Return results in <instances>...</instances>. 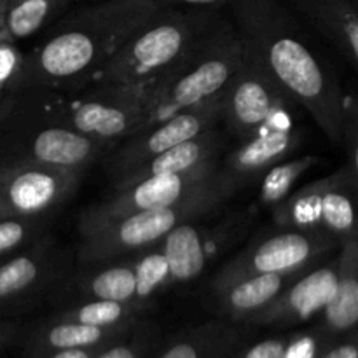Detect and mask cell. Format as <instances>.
<instances>
[{
  "label": "cell",
  "mask_w": 358,
  "mask_h": 358,
  "mask_svg": "<svg viewBox=\"0 0 358 358\" xmlns=\"http://www.w3.org/2000/svg\"><path fill=\"white\" fill-rule=\"evenodd\" d=\"M154 303H117V301H83L58 311L56 320L77 322V324L112 327L140 320L149 313Z\"/></svg>",
  "instance_id": "cell-27"
},
{
  "label": "cell",
  "mask_w": 358,
  "mask_h": 358,
  "mask_svg": "<svg viewBox=\"0 0 358 358\" xmlns=\"http://www.w3.org/2000/svg\"><path fill=\"white\" fill-rule=\"evenodd\" d=\"M318 163V157L303 156L296 159H283L262 175L259 201L264 206H275L292 192L294 184Z\"/></svg>",
  "instance_id": "cell-28"
},
{
  "label": "cell",
  "mask_w": 358,
  "mask_h": 358,
  "mask_svg": "<svg viewBox=\"0 0 358 358\" xmlns=\"http://www.w3.org/2000/svg\"><path fill=\"white\" fill-rule=\"evenodd\" d=\"M159 343V327L147 318H140L121 338L105 345L94 358H147Z\"/></svg>",
  "instance_id": "cell-29"
},
{
  "label": "cell",
  "mask_w": 358,
  "mask_h": 358,
  "mask_svg": "<svg viewBox=\"0 0 358 358\" xmlns=\"http://www.w3.org/2000/svg\"><path fill=\"white\" fill-rule=\"evenodd\" d=\"M241 58L243 45L240 35L233 23L224 17L219 27L203 37L177 65L145 84L149 108L145 126L222 93Z\"/></svg>",
  "instance_id": "cell-5"
},
{
  "label": "cell",
  "mask_w": 358,
  "mask_h": 358,
  "mask_svg": "<svg viewBox=\"0 0 358 358\" xmlns=\"http://www.w3.org/2000/svg\"><path fill=\"white\" fill-rule=\"evenodd\" d=\"M157 7H220L227 0H154Z\"/></svg>",
  "instance_id": "cell-37"
},
{
  "label": "cell",
  "mask_w": 358,
  "mask_h": 358,
  "mask_svg": "<svg viewBox=\"0 0 358 358\" xmlns=\"http://www.w3.org/2000/svg\"><path fill=\"white\" fill-rule=\"evenodd\" d=\"M317 358H358L357 331L329 343Z\"/></svg>",
  "instance_id": "cell-35"
},
{
  "label": "cell",
  "mask_w": 358,
  "mask_h": 358,
  "mask_svg": "<svg viewBox=\"0 0 358 358\" xmlns=\"http://www.w3.org/2000/svg\"><path fill=\"white\" fill-rule=\"evenodd\" d=\"M219 180L217 164L196 168L182 173L156 175L129 184L114 185L103 201L87 206L79 217V234L100 226L107 220L140 212V210L166 208L199 194Z\"/></svg>",
  "instance_id": "cell-10"
},
{
  "label": "cell",
  "mask_w": 358,
  "mask_h": 358,
  "mask_svg": "<svg viewBox=\"0 0 358 358\" xmlns=\"http://www.w3.org/2000/svg\"><path fill=\"white\" fill-rule=\"evenodd\" d=\"M13 100H14V96H13V93H3V96L0 98V124H2V121L3 119H6V115H7V112L10 110V105H13Z\"/></svg>",
  "instance_id": "cell-39"
},
{
  "label": "cell",
  "mask_w": 358,
  "mask_h": 358,
  "mask_svg": "<svg viewBox=\"0 0 358 358\" xmlns=\"http://www.w3.org/2000/svg\"><path fill=\"white\" fill-rule=\"evenodd\" d=\"M201 220V219H199ZM233 222L198 224V220L175 226L159 241L171 285L196 280L220 248L233 240Z\"/></svg>",
  "instance_id": "cell-17"
},
{
  "label": "cell",
  "mask_w": 358,
  "mask_h": 358,
  "mask_svg": "<svg viewBox=\"0 0 358 358\" xmlns=\"http://www.w3.org/2000/svg\"><path fill=\"white\" fill-rule=\"evenodd\" d=\"M83 268V273L69 275L56 289L59 299L72 304L83 301L154 303V297L171 285L159 243L136 252L128 261L117 259Z\"/></svg>",
  "instance_id": "cell-7"
},
{
  "label": "cell",
  "mask_w": 358,
  "mask_h": 358,
  "mask_svg": "<svg viewBox=\"0 0 358 358\" xmlns=\"http://www.w3.org/2000/svg\"><path fill=\"white\" fill-rule=\"evenodd\" d=\"M336 51L358 69V9L355 0H285Z\"/></svg>",
  "instance_id": "cell-18"
},
{
  "label": "cell",
  "mask_w": 358,
  "mask_h": 358,
  "mask_svg": "<svg viewBox=\"0 0 358 358\" xmlns=\"http://www.w3.org/2000/svg\"><path fill=\"white\" fill-rule=\"evenodd\" d=\"M338 280V257L331 259L325 264L301 273L294 278L283 292L266 306L261 313L252 317L247 325L254 327H283L311 320L322 313Z\"/></svg>",
  "instance_id": "cell-16"
},
{
  "label": "cell",
  "mask_w": 358,
  "mask_h": 358,
  "mask_svg": "<svg viewBox=\"0 0 358 358\" xmlns=\"http://www.w3.org/2000/svg\"><path fill=\"white\" fill-rule=\"evenodd\" d=\"M329 184H331V175L310 182L296 192H290L283 201L273 206L275 222L287 229L322 231L320 205L322 196Z\"/></svg>",
  "instance_id": "cell-26"
},
{
  "label": "cell",
  "mask_w": 358,
  "mask_h": 358,
  "mask_svg": "<svg viewBox=\"0 0 358 358\" xmlns=\"http://www.w3.org/2000/svg\"><path fill=\"white\" fill-rule=\"evenodd\" d=\"M226 133L217 126L210 131L201 133L191 140H185V142L150 157L149 161L140 164L136 170L126 175L122 180L115 182L114 185L129 184V182L142 180V178L156 177V175L182 173V171H191L196 168L208 166V164H217L220 156L226 152Z\"/></svg>",
  "instance_id": "cell-20"
},
{
  "label": "cell",
  "mask_w": 358,
  "mask_h": 358,
  "mask_svg": "<svg viewBox=\"0 0 358 358\" xmlns=\"http://www.w3.org/2000/svg\"><path fill=\"white\" fill-rule=\"evenodd\" d=\"M245 329L229 320H210L157 345L147 358H226L245 343Z\"/></svg>",
  "instance_id": "cell-19"
},
{
  "label": "cell",
  "mask_w": 358,
  "mask_h": 358,
  "mask_svg": "<svg viewBox=\"0 0 358 358\" xmlns=\"http://www.w3.org/2000/svg\"><path fill=\"white\" fill-rule=\"evenodd\" d=\"M73 0H6L0 41L16 44L34 37L63 16Z\"/></svg>",
  "instance_id": "cell-25"
},
{
  "label": "cell",
  "mask_w": 358,
  "mask_h": 358,
  "mask_svg": "<svg viewBox=\"0 0 358 358\" xmlns=\"http://www.w3.org/2000/svg\"><path fill=\"white\" fill-rule=\"evenodd\" d=\"M23 59V52L16 48V44L0 41V91H6L13 77Z\"/></svg>",
  "instance_id": "cell-34"
},
{
  "label": "cell",
  "mask_w": 358,
  "mask_h": 358,
  "mask_svg": "<svg viewBox=\"0 0 358 358\" xmlns=\"http://www.w3.org/2000/svg\"><path fill=\"white\" fill-rule=\"evenodd\" d=\"M157 9L154 0H100L63 14L41 44L23 52L6 91L84 90Z\"/></svg>",
  "instance_id": "cell-2"
},
{
  "label": "cell",
  "mask_w": 358,
  "mask_h": 358,
  "mask_svg": "<svg viewBox=\"0 0 358 358\" xmlns=\"http://www.w3.org/2000/svg\"><path fill=\"white\" fill-rule=\"evenodd\" d=\"M233 194L219 180L199 194L166 208L140 210L80 233L77 261L83 266L117 261L159 243L175 226L217 212Z\"/></svg>",
  "instance_id": "cell-6"
},
{
  "label": "cell",
  "mask_w": 358,
  "mask_h": 358,
  "mask_svg": "<svg viewBox=\"0 0 358 358\" xmlns=\"http://www.w3.org/2000/svg\"><path fill=\"white\" fill-rule=\"evenodd\" d=\"M334 339H329L318 329L304 334L289 336V345L283 358H317L322 350Z\"/></svg>",
  "instance_id": "cell-31"
},
{
  "label": "cell",
  "mask_w": 358,
  "mask_h": 358,
  "mask_svg": "<svg viewBox=\"0 0 358 358\" xmlns=\"http://www.w3.org/2000/svg\"><path fill=\"white\" fill-rule=\"evenodd\" d=\"M103 346H96V348L58 350V352H45V353H38V355H30V357H23V358H94V355H96V353L100 352Z\"/></svg>",
  "instance_id": "cell-36"
},
{
  "label": "cell",
  "mask_w": 358,
  "mask_h": 358,
  "mask_svg": "<svg viewBox=\"0 0 358 358\" xmlns=\"http://www.w3.org/2000/svg\"><path fill=\"white\" fill-rule=\"evenodd\" d=\"M20 332V327L14 322H7V320H0V352L6 348L7 345L14 341V338Z\"/></svg>",
  "instance_id": "cell-38"
},
{
  "label": "cell",
  "mask_w": 358,
  "mask_h": 358,
  "mask_svg": "<svg viewBox=\"0 0 358 358\" xmlns=\"http://www.w3.org/2000/svg\"><path fill=\"white\" fill-rule=\"evenodd\" d=\"M343 145L346 150V163L353 171H358V107L355 98L346 101V119L343 129Z\"/></svg>",
  "instance_id": "cell-33"
},
{
  "label": "cell",
  "mask_w": 358,
  "mask_h": 358,
  "mask_svg": "<svg viewBox=\"0 0 358 358\" xmlns=\"http://www.w3.org/2000/svg\"><path fill=\"white\" fill-rule=\"evenodd\" d=\"M84 175L37 164H0V220L55 215Z\"/></svg>",
  "instance_id": "cell-14"
},
{
  "label": "cell",
  "mask_w": 358,
  "mask_h": 358,
  "mask_svg": "<svg viewBox=\"0 0 358 358\" xmlns=\"http://www.w3.org/2000/svg\"><path fill=\"white\" fill-rule=\"evenodd\" d=\"M339 247L338 280L317 327L329 339L352 334L358 324V240H350Z\"/></svg>",
  "instance_id": "cell-21"
},
{
  "label": "cell",
  "mask_w": 358,
  "mask_h": 358,
  "mask_svg": "<svg viewBox=\"0 0 358 358\" xmlns=\"http://www.w3.org/2000/svg\"><path fill=\"white\" fill-rule=\"evenodd\" d=\"M306 271V269H304ZM303 273V271H301ZM301 273L292 275H255L236 280L222 289L212 290L220 317L234 324L247 322L273 303Z\"/></svg>",
  "instance_id": "cell-23"
},
{
  "label": "cell",
  "mask_w": 358,
  "mask_h": 358,
  "mask_svg": "<svg viewBox=\"0 0 358 358\" xmlns=\"http://www.w3.org/2000/svg\"><path fill=\"white\" fill-rule=\"evenodd\" d=\"M358 191V171L348 164L331 173V184L322 196L320 227L331 234L338 245L358 240L355 219V196Z\"/></svg>",
  "instance_id": "cell-24"
},
{
  "label": "cell",
  "mask_w": 358,
  "mask_h": 358,
  "mask_svg": "<svg viewBox=\"0 0 358 358\" xmlns=\"http://www.w3.org/2000/svg\"><path fill=\"white\" fill-rule=\"evenodd\" d=\"M70 100L62 98V114L73 129L112 147L138 131L149 119L145 86L93 83Z\"/></svg>",
  "instance_id": "cell-8"
},
{
  "label": "cell",
  "mask_w": 358,
  "mask_h": 358,
  "mask_svg": "<svg viewBox=\"0 0 358 358\" xmlns=\"http://www.w3.org/2000/svg\"><path fill=\"white\" fill-rule=\"evenodd\" d=\"M138 320L129 324L112 325V327H98V325L77 324L69 320H49L42 322L37 327L28 332L23 345V357L38 355L45 352H58V350L76 348H96L103 346L114 339L121 338Z\"/></svg>",
  "instance_id": "cell-22"
},
{
  "label": "cell",
  "mask_w": 358,
  "mask_h": 358,
  "mask_svg": "<svg viewBox=\"0 0 358 358\" xmlns=\"http://www.w3.org/2000/svg\"><path fill=\"white\" fill-rule=\"evenodd\" d=\"M220 115H222V105H220V94H217L163 121L143 126L142 129L115 143L105 154V171L108 178H112L115 184L150 157L217 128L220 124Z\"/></svg>",
  "instance_id": "cell-11"
},
{
  "label": "cell",
  "mask_w": 358,
  "mask_h": 358,
  "mask_svg": "<svg viewBox=\"0 0 358 358\" xmlns=\"http://www.w3.org/2000/svg\"><path fill=\"white\" fill-rule=\"evenodd\" d=\"M0 124V164H37L84 175L112 149L110 143L73 129L55 91L13 93Z\"/></svg>",
  "instance_id": "cell-3"
},
{
  "label": "cell",
  "mask_w": 358,
  "mask_h": 358,
  "mask_svg": "<svg viewBox=\"0 0 358 358\" xmlns=\"http://www.w3.org/2000/svg\"><path fill=\"white\" fill-rule=\"evenodd\" d=\"M222 20L219 7H159L93 83L145 86L177 65Z\"/></svg>",
  "instance_id": "cell-4"
},
{
  "label": "cell",
  "mask_w": 358,
  "mask_h": 358,
  "mask_svg": "<svg viewBox=\"0 0 358 358\" xmlns=\"http://www.w3.org/2000/svg\"><path fill=\"white\" fill-rule=\"evenodd\" d=\"M282 117L283 115H280L269 121L220 156L217 175L233 196L261 178L276 163L287 159L299 147L303 133L283 122Z\"/></svg>",
  "instance_id": "cell-15"
},
{
  "label": "cell",
  "mask_w": 358,
  "mask_h": 358,
  "mask_svg": "<svg viewBox=\"0 0 358 358\" xmlns=\"http://www.w3.org/2000/svg\"><path fill=\"white\" fill-rule=\"evenodd\" d=\"M287 345H289V336L266 338L252 345L243 343L226 358H283Z\"/></svg>",
  "instance_id": "cell-32"
},
{
  "label": "cell",
  "mask_w": 358,
  "mask_h": 358,
  "mask_svg": "<svg viewBox=\"0 0 358 358\" xmlns=\"http://www.w3.org/2000/svg\"><path fill=\"white\" fill-rule=\"evenodd\" d=\"M55 215L17 217L0 220V261L30 247L44 236Z\"/></svg>",
  "instance_id": "cell-30"
},
{
  "label": "cell",
  "mask_w": 358,
  "mask_h": 358,
  "mask_svg": "<svg viewBox=\"0 0 358 358\" xmlns=\"http://www.w3.org/2000/svg\"><path fill=\"white\" fill-rule=\"evenodd\" d=\"M227 6L243 51L311 115L329 142L341 145L348 98L336 69L311 48L292 10L280 0H227Z\"/></svg>",
  "instance_id": "cell-1"
},
{
  "label": "cell",
  "mask_w": 358,
  "mask_h": 358,
  "mask_svg": "<svg viewBox=\"0 0 358 358\" xmlns=\"http://www.w3.org/2000/svg\"><path fill=\"white\" fill-rule=\"evenodd\" d=\"M70 268V254L49 234L0 261V313L37 303L65 282Z\"/></svg>",
  "instance_id": "cell-13"
},
{
  "label": "cell",
  "mask_w": 358,
  "mask_h": 358,
  "mask_svg": "<svg viewBox=\"0 0 358 358\" xmlns=\"http://www.w3.org/2000/svg\"><path fill=\"white\" fill-rule=\"evenodd\" d=\"M73 2H83V3H90V2H100V0H73Z\"/></svg>",
  "instance_id": "cell-41"
},
{
  "label": "cell",
  "mask_w": 358,
  "mask_h": 358,
  "mask_svg": "<svg viewBox=\"0 0 358 358\" xmlns=\"http://www.w3.org/2000/svg\"><path fill=\"white\" fill-rule=\"evenodd\" d=\"M3 14H6V0H0V30L3 24Z\"/></svg>",
  "instance_id": "cell-40"
},
{
  "label": "cell",
  "mask_w": 358,
  "mask_h": 358,
  "mask_svg": "<svg viewBox=\"0 0 358 358\" xmlns=\"http://www.w3.org/2000/svg\"><path fill=\"white\" fill-rule=\"evenodd\" d=\"M290 100L268 70L243 51L240 66L220 93V122L236 142L248 138L273 119L283 115Z\"/></svg>",
  "instance_id": "cell-12"
},
{
  "label": "cell",
  "mask_w": 358,
  "mask_h": 358,
  "mask_svg": "<svg viewBox=\"0 0 358 358\" xmlns=\"http://www.w3.org/2000/svg\"><path fill=\"white\" fill-rule=\"evenodd\" d=\"M338 241L325 231L287 229L254 241L215 273L212 290L255 275H292L311 268Z\"/></svg>",
  "instance_id": "cell-9"
}]
</instances>
